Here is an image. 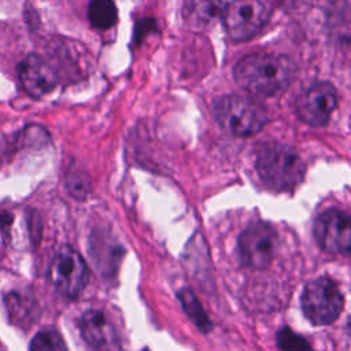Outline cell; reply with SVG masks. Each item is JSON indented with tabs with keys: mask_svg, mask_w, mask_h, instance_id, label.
I'll list each match as a JSON object with an SVG mask.
<instances>
[{
	"mask_svg": "<svg viewBox=\"0 0 351 351\" xmlns=\"http://www.w3.org/2000/svg\"><path fill=\"white\" fill-rule=\"evenodd\" d=\"M213 112L219 126L236 137L254 136L267 123L266 108L254 97L230 93L215 99Z\"/></svg>",
	"mask_w": 351,
	"mask_h": 351,
	"instance_id": "3",
	"label": "cell"
},
{
	"mask_svg": "<svg viewBox=\"0 0 351 351\" xmlns=\"http://www.w3.org/2000/svg\"><path fill=\"white\" fill-rule=\"evenodd\" d=\"M29 351H69L62 335L53 329L40 330L30 341Z\"/></svg>",
	"mask_w": 351,
	"mask_h": 351,
	"instance_id": "17",
	"label": "cell"
},
{
	"mask_svg": "<svg viewBox=\"0 0 351 351\" xmlns=\"http://www.w3.org/2000/svg\"><path fill=\"white\" fill-rule=\"evenodd\" d=\"M255 169L262 182L276 192L293 191L304 178L306 165L289 145L265 143L255 154Z\"/></svg>",
	"mask_w": 351,
	"mask_h": 351,
	"instance_id": "2",
	"label": "cell"
},
{
	"mask_svg": "<svg viewBox=\"0 0 351 351\" xmlns=\"http://www.w3.org/2000/svg\"><path fill=\"white\" fill-rule=\"evenodd\" d=\"M154 27H155V22H154L152 19H141V21H140L138 23H136V26H134V34H133L134 41H136V43H140V41L145 37L147 32L152 30Z\"/></svg>",
	"mask_w": 351,
	"mask_h": 351,
	"instance_id": "20",
	"label": "cell"
},
{
	"mask_svg": "<svg viewBox=\"0 0 351 351\" xmlns=\"http://www.w3.org/2000/svg\"><path fill=\"white\" fill-rule=\"evenodd\" d=\"M302 310L314 325H329L337 319L344 307L339 287L326 277L310 281L302 293Z\"/></svg>",
	"mask_w": 351,
	"mask_h": 351,
	"instance_id": "5",
	"label": "cell"
},
{
	"mask_svg": "<svg viewBox=\"0 0 351 351\" xmlns=\"http://www.w3.org/2000/svg\"><path fill=\"white\" fill-rule=\"evenodd\" d=\"M88 19L95 29H111L118 21V10L114 0H89Z\"/></svg>",
	"mask_w": 351,
	"mask_h": 351,
	"instance_id": "15",
	"label": "cell"
},
{
	"mask_svg": "<svg viewBox=\"0 0 351 351\" xmlns=\"http://www.w3.org/2000/svg\"><path fill=\"white\" fill-rule=\"evenodd\" d=\"M295 74L296 66L288 56L270 52L247 55L233 69V77L240 88L261 97L287 90Z\"/></svg>",
	"mask_w": 351,
	"mask_h": 351,
	"instance_id": "1",
	"label": "cell"
},
{
	"mask_svg": "<svg viewBox=\"0 0 351 351\" xmlns=\"http://www.w3.org/2000/svg\"><path fill=\"white\" fill-rule=\"evenodd\" d=\"M110 254H119L121 247L114 243L111 239L108 240V237H106L104 234H101V232H96L95 234H92L90 237V254L96 262L97 269L100 267L103 271H111L112 267L111 265H114V267L117 266L118 258L108 255Z\"/></svg>",
	"mask_w": 351,
	"mask_h": 351,
	"instance_id": "14",
	"label": "cell"
},
{
	"mask_svg": "<svg viewBox=\"0 0 351 351\" xmlns=\"http://www.w3.org/2000/svg\"><path fill=\"white\" fill-rule=\"evenodd\" d=\"M337 104V93L332 84L317 82L296 100L298 117L310 126H325Z\"/></svg>",
	"mask_w": 351,
	"mask_h": 351,
	"instance_id": "9",
	"label": "cell"
},
{
	"mask_svg": "<svg viewBox=\"0 0 351 351\" xmlns=\"http://www.w3.org/2000/svg\"><path fill=\"white\" fill-rule=\"evenodd\" d=\"M78 328L82 339L93 351H122L118 329L103 310L85 311L78 319Z\"/></svg>",
	"mask_w": 351,
	"mask_h": 351,
	"instance_id": "11",
	"label": "cell"
},
{
	"mask_svg": "<svg viewBox=\"0 0 351 351\" xmlns=\"http://www.w3.org/2000/svg\"><path fill=\"white\" fill-rule=\"evenodd\" d=\"M48 278L60 295L77 299L89 282V269L78 251L63 245L49 263Z\"/></svg>",
	"mask_w": 351,
	"mask_h": 351,
	"instance_id": "4",
	"label": "cell"
},
{
	"mask_svg": "<svg viewBox=\"0 0 351 351\" xmlns=\"http://www.w3.org/2000/svg\"><path fill=\"white\" fill-rule=\"evenodd\" d=\"M278 245L276 229L266 222H254L239 237L237 250L241 262L252 269H265L274 258Z\"/></svg>",
	"mask_w": 351,
	"mask_h": 351,
	"instance_id": "7",
	"label": "cell"
},
{
	"mask_svg": "<svg viewBox=\"0 0 351 351\" xmlns=\"http://www.w3.org/2000/svg\"><path fill=\"white\" fill-rule=\"evenodd\" d=\"M226 4V0H185L184 16L192 27L204 29L222 16Z\"/></svg>",
	"mask_w": 351,
	"mask_h": 351,
	"instance_id": "13",
	"label": "cell"
},
{
	"mask_svg": "<svg viewBox=\"0 0 351 351\" xmlns=\"http://www.w3.org/2000/svg\"><path fill=\"white\" fill-rule=\"evenodd\" d=\"M270 18V8L262 0H233L222 12L226 34L233 41H247L258 34Z\"/></svg>",
	"mask_w": 351,
	"mask_h": 351,
	"instance_id": "6",
	"label": "cell"
},
{
	"mask_svg": "<svg viewBox=\"0 0 351 351\" xmlns=\"http://www.w3.org/2000/svg\"><path fill=\"white\" fill-rule=\"evenodd\" d=\"M277 346L281 351H311L308 341L289 328L277 332Z\"/></svg>",
	"mask_w": 351,
	"mask_h": 351,
	"instance_id": "19",
	"label": "cell"
},
{
	"mask_svg": "<svg viewBox=\"0 0 351 351\" xmlns=\"http://www.w3.org/2000/svg\"><path fill=\"white\" fill-rule=\"evenodd\" d=\"M66 188L69 193L78 200H84L90 192V177L84 170L73 169L66 176Z\"/></svg>",
	"mask_w": 351,
	"mask_h": 351,
	"instance_id": "18",
	"label": "cell"
},
{
	"mask_svg": "<svg viewBox=\"0 0 351 351\" xmlns=\"http://www.w3.org/2000/svg\"><path fill=\"white\" fill-rule=\"evenodd\" d=\"M314 237L324 251L351 256V215L336 208L324 211L315 219Z\"/></svg>",
	"mask_w": 351,
	"mask_h": 351,
	"instance_id": "8",
	"label": "cell"
},
{
	"mask_svg": "<svg viewBox=\"0 0 351 351\" xmlns=\"http://www.w3.org/2000/svg\"><path fill=\"white\" fill-rule=\"evenodd\" d=\"M18 78L23 90L33 99L51 93L59 82L55 66L37 53H29L19 62Z\"/></svg>",
	"mask_w": 351,
	"mask_h": 351,
	"instance_id": "10",
	"label": "cell"
},
{
	"mask_svg": "<svg viewBox=\"0 0 351 351\" xmlns=\"http://www.w3.org/2000/svg\"><path fill=\"white\" fill-rule=\"evenodd\" d=\"M180 302L182 303L185 313L200 330L208 332L211 329V322L208 321L206 313L203 311L199 300L189 289H184L180 292Z\"/></svg>",
	"mask_w": 351,
	"mask_h": 351,
	"instance_id": "16",
	"label": "cell"
},
{
	"mask_svg": "<svg viewBox=\"0 0 351 351\" xmlns=\"http://www.w3.org/2000/svg\"><path fill=\"white\" fill-rule=\"evenodd\" d=\"M3 304L10 322L15 326L30 328L40 315V306L33 293L26 289H12L3 296Z\"/></svg>",
	"mask_w": 351,
	"mask_h": 351,
	"instance_id": "12",
	"label": "cell"
}]
</instances>
